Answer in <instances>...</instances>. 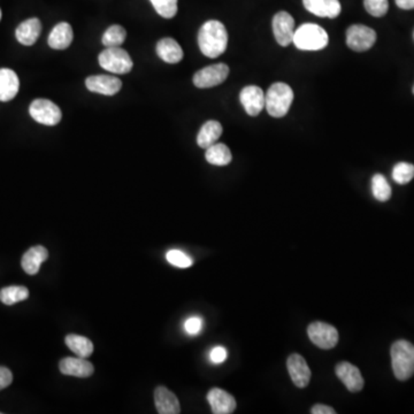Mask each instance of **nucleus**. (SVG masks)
Returning <instances> with one entry per match:
<instances>
[{
  "mask_svg": "<svg viewBox=\"0 0 414 414\" xmlns=\"http://www.w3.org/2000/svg\"><path fill=\"white\" fill-rule=\"evenodd\" d=\"M198 45L205 57H220L228 45V33L224 24L217 20L205 22L198 33Z\"/></svg>",
  "mask_w": 414,
  "mask_h": 414,
  "instance_id": "obj_1",
  "label": "nucleus"
},
{
  "mask_svg": "<svg viewBox=\"0 0 414 414\" xmlns=\"http://www.w3.org/2000/svg\"><path fill=\"white\" fill-rule=\"evenodd\" d=\"M391 365L395 376L406 381L414 374V345L411 342L399 340L395 342L390 350Z\"/></svg>",
  "mask_w": 414,
  "mask_h": 414,
  "instance_id": "obj_2",
  "label": "nucleus"
},
{
  "mask_svg": "<svg viewBox=\"0 0 414 414\" xmlns=\"http://www.w3.org/2000/svg\"><path fill=\"white\" fill-rule=\"evenodd\" d=\"M294 101V91L288 84H272L265 94V107L268 114L273 117H282L287 115Z\"/></svg>",
  "mask_w": 414,
  "mask_h": 414,
  "instance_id": "obj_3",
  "label": "nucleus"
},
{
  "mask_svg": "<svg viewBox=\"0 0 414 414\" xmlns=\"http://www.w3.org/2000/svg\"><path fill=\"white\" fill-rule=\"evenodd\" d=\"M292 43L301 51H319L327 47L329 37L320 26L305 24L295 31Z\"/></svg>",
  "mask_w": 414,
  "mask_h": 414,
  "instance_id": "obj_4",
  "label": "nucleus"
},
{
  "mask_svg": "<svg viewBox=\"0 0 414 414\" xmlns=\"http://www.w3.org/2000/svg\"><path fill=\"white\" fill-rule=\"evenodd\" d=\"M98 61L104 69L117 75L131 73L134 67V63L131 60V56L128 54L127 51L120 49V47H106L99 54Z\"/></svg>",
  "mask_w": 414,
  "mask_h": 414,
  "instance_id": "obj_5",
  "label": "nucleus"
},
{
  "mask_svg": "<svg viewBox=\"0 0 414 414\" xmlns=\"http://www.w3.org/2000/svg\"><path fill=\"white\" fill-rule=\"evenodd\" d=\"M310 342L324 350H329L338 343V331L334 326L322 321L312 322L308 327Z\"/></svg>",
  "mask_w": 414,
  "mask_h": 414,
  "instance_id": "obj_6",
  "label": "nucleus"
},
{
  "mask_svg": "<svg viewBox=\"0 0 414 414\" xmlns=\"http://www.w3.org/2000/svg\"><path fill=\"white\" fill-rule=\"evenodd\" d=\"M29 113L36 122L45 126H57L63 117L60 108L47 99L33 101L29 107Z\"/></svg>",
  "mask_w": 414,
  "mask_h": 414,
  "instance_id": "obj_7",
  "label": "nucleus"
},
{
  "mask_svg": "<svg viewBox=\"0 0 414 414\" xmlns=\"http://www.w3.org/2000/svg\"><path fill=\"white\" fill-rule=\"evenodd\" d=\"M229 75V67L226 64L210 65L194 74V84L199 89H208L224 83Z\"/></svg>",
  "mask_w": 414,
  "mask_h": 414,
  "instance_id": "obj_8",
  "label": "nucleus"
},
{
  "mask_svg": "<svg viewBox=\"0 0 414 414\" xmlns=\"http://www.w3.org/2000/svg\"><path fill=\"white\" fill-rule=\"evenodd\" d=\"M376 42V33L372 28L363 24H354L347 31V44L351 50L365 52Z\"/></svg>",
  "mask_w": 414,
  "mask_h": 414,
  "instance_id": "obj_9",
  "label": "nucleus"
},
{
  "mask_svg": "<svg viewBox=\"0 0 414 414\" xmlns=\"http://www.w3.org/2000/svg\"><path fill=\"white\" fill-rule=\"evenodd\" d=\"M295 20L288 12H279L273 17V33L281 47L292 43L295 35Z\"/></svg>",
  "mask_w": 414,
  "mask_h": 414,
  "instance_id": "obj_10",
  "label": "nucleus"
},
{
  "mask_svg": "<svg viewBox=\"0 0 414 414\" xmlns=\"http://www.w3.org/2000/svg\"><path fill=\"white\" fill-rule=\"evenodd\" d=\"M85 87L88 90L94 92V94L114 96L121 90L122 82L117 76L94 75V76L88 77L85 80Z\"/></svg>",
  "mask_w": 414,
  "mask_h": 414,
  "instance_id": "obj_11",
  "label": "nucleus"
},
{
  "mask_svg": "<svg viewBox=\"0 0 414 414\" xmlns=\"http://www.w3.org/2000/svg\"><path fill=\"white\" fill-rule=\"evenodd\" d=\"M335 373L350 392L363 390L365 384L364 378L359 368L356 367L354 365L347 361H342L335 368Z\"/></svg>",
  "mask_w": 414,
  "mask_h": 414,
  "instance_id": "obj_12",
  "label": "nucleus"
},
{
  "mask_svg": "<svg viewBox=\"0 0 414 414\" xmlns=\"http://www.w3.org/2000/svg\"><path fill=\"white\" fill-rule=\"evenodd\" d=\"M288 372L291 380L297 388H306L310 383V370L308 363L301 354H292L287 361Z\"/></svg>",
  "mask_w": 414,
  "mask_h": 414,
  "instance_id": "obj_13",
  "label": "nucleus"
},
{
  "mask_svg": "<svg viewBox=\"0 0 414 414\" xmlns=\"http://www.w3.org/2000/svg\"><path fill=\"white\" fill-rule=\"evenodd\" d=\"M240 101L250 117H257L265 107V94L257 85H247L240 94Z\"/></svg>",
  "mask_w": 414,
  "mask_h": 414,
  "instance_id": "obj_14",
  "label": "nucleus"
},
{
  "mask_svg": "<svg viewBox=\"0 0 414 414\" xmlns=\"http://www.w3.org/2000/svg\"><path fill=\"white\" fill-rule=\"evenodd\" d=\"M207 401L210 403L212 413L231 414L236 410V399L227 391L220 388H213L207 394Z\"/></svg>",
  "mask_w": 414,
  "mask_h": 414,
  "instance_id": "obj_15",
  "label": "nucleus"
},
{
  "mask_svg": "<svg viewBox=\"0 0 414 414\" xmlns=\"http://www.w3.org/2000/svg\"><path fill=\"white\" fill-rule=\"evenodd\" d=\"M60 372L64 375L76 378H89L94 374V365L85 361V358H64L59 364Z\"/></svg>",
  "mask_w": 414,
  "mask_h": 414,
  "instance_id": "obj_16",
  "label": "nucleus"
},
{
  "mask_svg": "<svg viewBox=\"0 0 414 414\" xmlns=\"http://www.w3.org/2000/svg\"><path fill=\"white\" fill-rule=\"evenodd\" d=\"M310 13L319 17L336 19L341 14V3L338 0H303Z\"/></svg>",
  "mask_w": 414,
  "mask_h": 414,
  "instance_id": "obj_17",
  "label": "nucleus"
},
{
  "mask_svg": "<svg viewBox=\"0 0 414 414\" xmlns=\"http://www.w3.org/2000/svg\"><path fill=\"white\" fill-rule=\"evenodd\" d=\"M154 404L158 413L179 414L181 412L180 401L167 388L158 387L154 390Z\"/></svg>",
  "mask_w": 414,
  "mask_h": 414,
  "instance_id": "obj_18",
  "label": "nucleus"
},
{
  "mask_svg": "<svg viewBox=\"0 0 414 414\" xmlns=\"http://www.w3.org/2000/svg\"><path fill=\"white\" fill-rule=\"evenodd\" d=\"M20 89L17 73L8 68L0 69V101H10L15 98Z\"/></svg>",
  "mask_w": 414,
  "mask_h": 414,
  "instance_id": "obj_19",
  "label": "nucleus"
},
{
  "mask_svg": "<svg viewBox=\"0 0 414 414\" xmlns=\"http://www.w3.org/2000/svg\"><path fill=\"white\" fill-rule=\"evenodd\" d=\"M49 258V251L42 245H36L29 249L24 254L21 266L24 271L29 275H35L40 272V265Z\"/></svg>",
  "mask_w": 414,
  "mask_h": 414,
  "instance_id": "obj_20",
  "label": "nucleus"
},
{
  "mask_svg": "<svg viewBox=\"0 0 414 414\" xmlns=\"http://www.w3.org/2000/svg\"><path fill=\"white\" fill-rule=\"evenodd\" d=\"M40 33H42V24H40V19L33 17V19L24 21L17 28L15 36H17L19 43L26 45V47H31L36 43Z\"/></svg>",
  "mask_w": 414,
  "mask_h": 414,
  "instance_id": "obj_21",
  "label": "nucleus"
},
{
  "mask_svg": "<svg viewBox=\"0 0 414 414\" xmlns=\"http://www.w3.org/2000/svg\"><path fill=\"white\" fill-rule=\"evenodd\" d=\"M73 28L67 22H60L52 29L49 36V45L54 50H66L73 42Z\"/></svg>",
  "mask_w": 414,
  "mask_h": 414,
  "instance_id": "obj_22",
  "label": "nucleus"
},
{
  "mask_svg": "<svg viewBox=\"0 0 414 414\" xmlns=\"http://www.w3.org/2000/svg\"><path fill=\"white\" fill-rule=\"evenodd\" d=\"M157 54L167 64H179L183 59V50L173 38H163L157 44Z\"/></svg>",
  "mask_w": 414,
  "mask_h": 414,
  "instance_id": "obj_23",
  "label": "nucleus"
},
{
  "mask_svg": "<svg viewBox=\"0 0 414 414\" xmlns=\"http://www.w3.org/2000/svg\"><path fill=\"white\" fill-rule=\"evenodd\" d=\"M221 135H222V126L220 122L214 120L207 121L198 133V147L206 150L207 147L217 143V140L221 138Z\"/></svg>",
  "mask_w": 414,
  "mask_h": 414,
  "instance_id": "obj_24",
  "label": "nucleus"
},
{
  "mask_svg": "<svg viewBox=\"0 0 414 414\" xmlns=\"http://www.w3.org/2000/svg\"><path fill=\"white\" fill-rule=\"evenodd\" d=\"M207 163L214 166H227L233 160L231 150L226 144L215 143L207 147L205 154Z\"/></svg>",
  "mask_w": 414,
  "mask_h": 414,
  "instance_id": "obj_25",
  "label": "nucleus"
},
{
  "mask_svg": "<svg viewBox=\"0 0 414 414\" xmlns=\"http://www.w3.org/2000/svg\"><path fill=\"white\" fill-rule=\"evenodd\" d=\"M66 345L81 358H88L94 352V345L89 338L80 335L70 334L66 336Z\"/></svg>",
  "mask_w": 414,
  "mask_h": 414,
  "instance_id": "obj_26",
  "label": "nucleus"
},
{
  "mask_svg": "<svg viewBox=\"0 0 414 414\" xmlns=\"http://www.w3.org/2000/svg\"><path fill=\"white\" fill-rule=\"evenodd\" d=\"M29 297V290L26 287L21 285H10L3 288L0 290V301L5 305L17 304L19 301H24Z\"/></svg>",
  "mask_w": 414,
  "mask_h": 414,
  "instance_id": "obj_27",
  "label": "nucleus"
},
{
  "mask_svg": "<svg viewBox=\"0 0 414 414\" xmlns=\"http://www.w3.org/2000/svg\"><path fill=\"white\" fill-rule=\"evenodd\" d=\"M127 37V31L122 26L114 24L110 26L101 37V43L106 47H119L124 44Z\"/></svg>",
  "mask_w": 414,
  "mask_h": 414,
  "instance_id": "obj_28",
  "label": "nucleus"
},
{
  "mask_svg": "<svg viewBox=\"0 0 414 414\" xmlns=\"http://www.w3.org/2000/svg\"><path fill=\"white\" fill-rule=\"evenodd\" d=\"M372 194L379 201H387L391 197V187L382 174H375L372 177Z\"/></svg>",
  "mask_w": 414,
  "mask_h": 414,
  "instance_id": "obj_29",
  "label": "nucleus"
},
{
  "mask_svg": "<svg viewBox=\"0 0 414 414\" xmlns=\"http://www.w3.org/2000/svg\"><path fill=\"white\" fill-rule=\"evenodd\" d=\"M414 177V165L410 163H398L392 169V179L401 185L411 182Z\"/></svg>",
  "mask_w": 414,
  "mask_h": 414,
  "instance_id": "obj_30",
  "label": "nucleus"
},
{
  "mask_svg": "<svg viewBox=\"0 0 414 414\" xmlns=\"http://www.w3.org/2000/svg\"><path fill=\"white\" fill-rule=\"evenodd\" d=\"M152 6L160 17L173 19L177 14V0H150Z\"/></svg>",
  "mask_w": 414,
  "mask_h": 414,
  "instance_id": "obj_31",
  "label": "nucleus"
},
{
  "mask_svg": "<svg viewBox=\"0 0 414 414\" xmlns=\"http://www.w3.org/2000/svg\"><path fill=\"white\" fill-rule=\"evenodd\" d=\"M166 259L169 264L173 265L175 267L189 268L194 265L192 258L189 257L187 254H184L180 250L168 251Z\"/></svg>",
  "mask_w": 414,
  "mask_h": 414,
  "instance_id": "obj_32",
  "label": "nucleus"
},
{
  "mask_svg": "<svg viewBox=\"0 0 414 414\" xmlns=\"http://www.w3.org/2000/svg\"><path fill=\"white\" fill-rule=\"evenodd\" d=\"M365 10L375 17H384L389 10L388 0H364Z\"/></svg>",
  "mask_w": 414,
  "mask_h": 414,
  "instance_id": "obj_33",
  "label": "nucleus"
},
{
  "mask_svg": "<svg viewBox=\"0 0 414 414\" xmlns=\"http://www.w3.org/2000/svg\"><path fill=\"white\" fill-rule=\"evenodd\" d=\"M203 319L199 317H190L189 319L185 320L184 322V331L189 335L201 334V331H203Z\"/></svg>",
  "mask_w": 414,
  "mask_h": 414,
  "instance_id": "obj_34",
  "label": "nucleus"
},
{
  "mask_svg": "<svg viewBox=\"0 0 414 414\" xmlns=\"http://www.w3.org/2000/svg\"><path fill=\"white\" fill-rule=\"evenodd\" d=\"M227 350L224 347H215L210 350V359L213 364H222L227 359Z\"/></svg>",
  "mask_w": 414,
  "mask_h": 414,
  "instance_id": "obj_35",
  "label": "nucleus"
},
{
  "mask_svg": "<svg viewBox=\"0 0 414 414\" xmlns=\"http://www.w3.org/2000/svg\"><path fill=\"white\" fill-rule=\"evenodd\" d=\"M13 381V374L8 368L0 366V391L8 387Z\"/></svg>",
  "mask_w": 414,
  "mask_h": 414,
  "instance_id": "obj_36",
  "label": "nucleus"
},
{
  "mask_svg": "<svg viewBox=\"0 0 414 414\" xmlns=\"http://www.w3.org/2000/svg\"><path fill=\"white\" fill-rule=\"evenodd\" d=\"M310 413L312 414H335L334 408L328 406V405L317 404L314 405L313 408H310Z\"/></svg>",
  "mask_w": 414,
  "mask_h": 414,
  "instance_id": "obj_37",
  "label": "nucleus"
},
{
  "mask_svg": "<svg viewBox=\"0 0 414 414\" xmlns=\"http://www.w3.org/2000/svg\"><path fill=\"white\" fill-rule=\"evenodd\" d=\"M395 1L401 10H414V0H395Z\"/></svg>",
  "mask_w": 414,
  "mask_h": 414,
  "instance_id": "obj_38",
  "label": "nucleus"
},
{
  "mask_svg": "<svg viewBox=\"0 0 414 414\" xmlns=\"http://www.w3.org/2000/svg\"><path fill=\"white\" fill-rule=\"evenodd\" d=\"M0 20H1V10H0Z\"/></svg>",
  "mask_w": 414,
  "mask_h": 414,
  "instance_id": "obj_39",
  "label": "nucleus"
},
{
  "mask_svg": "<svg viewBox=\"0 0 414 414\" xmlns=\"http://www.w3.org/2000/svg\"><path fill=\"white\" fill-rule=\"evenodd\" d=\"M413 94H414V87H413Z\"/></svg>",
  "mask_w": 414,
  "mask_h": 414,
  "instance_id": "obj_40",
  "label": "nucleus"
},
{
  "mask_svg": "<svg viewBox=\"0 0 414 414\" xmlns=\"http://www.w3.org/2000/svg\"><path fill=\"white\" fill-rule=\"evenodd\" d=\"M413 37H414V34H413Z\"/></svg>",
  "mask_w": 414,
  "mask_h": 414,
  "instance_id": "obj_41",
  "label": "nucleus"
}]
</instances>
